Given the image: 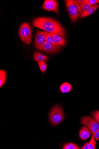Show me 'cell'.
<instances>
[{"instance_id":"cell-1","label":"cell","mask_w":99,"mask_h":149,"mask_svg":"<svg viewBox=\"0 0 99 149\" xmlns=\"http://www.w3.org/2000/svg\"><path fill=\"white\" fill-rule=\"evenodd\" d=\"M34 26L52 34L58 35L64 37V30L61 25L55 20L48 17H39L33 21Z\"/></svg>"},{"instance_id":"cell-2","label":"cell","mask_w":99,"mask_h":149,"mask_svg":"<svg viewBox=\"0 0 99 149\" xmlns=\"http://www.w3.org/2000/svg\"><path fill=\"white\" fill-rule=\"evenodd\" d=\"M19 34L22 41L25 44L29 45L32 40V29L29 23L24 22L19 27Z\"/></svg>"},{"instance_id":"cell-3","label":"cell","mask_w":99,"mask_h":149,"mask_svg":"<svg viewBox=\"0 0 99 149\" xmlns=\"http://www.w3.org/2000/svg\"><path fill=\"white\" fill-rule=\"evenodd\" d=\"M64 118V113L60 105H56L51 110L49 114V118L50 123L53 125L60 124Z\"/></svg>"},{"instance_id":"cell-4","label":"cell","mask_w":99,"mask_h":149,"mask_svg":"<svg viewBox=\"0 0 99 149\" xmlns=\"http://www.w3.org/2000/svg\"><path fill=\"white\" fill-rule=\"evenodd\" d=\"M71 19L75 22L79 17L80 12L79 5L73 0L65 1Z\"/></svg>"},{"instance_id":"cell-5","label":"cell","mask_w":99,"mask_h":149,"mask_svg":"<svg viewBox=\"0 0 99 149\" xmlns=\"http://www.w3.org/2000/svg\"><path fill=\"white\" fill-rule=\"evenodd\" d=\"M81 123L87 127L93 134L99 129V124L94 118L89 116L83 117L80 119Z\"/></svg>"},{"instance_id":"cell-6","label":"cell","mask_w":99,"mask_h":149,"mask_svg":"<svg viewBox=\"0 0 99 149\" xmlns=\"http://www.w3.org/2000/svg\"><path fill=\"white\" fill-rule=\"evenodd\" d=\"M41 8L48 11H53L59 15V7L57 2L54 0H46Z\"/></svg>"},{"instance_id":"cell-7","label":"cell","mask_w":99,"mask_h":149,"mask_svg":"<svg viewBox=\"0 0 99 149\" xmlns=\"http://www.w3.org/2000/svg\"><path fill=\"white\" fill-rule=\"evenodd\" d=\"M45 40L44 32L40 31H38L34 43L36 48L39 50L43 52V47Z\"/></svg>"},{"instance_id":"cell-8","label":"cell","mask_w":99,"mask_h":149,"mask_svg":"<svg viewBox=\"0 0 99 149\" xmlns=\"http://www.w3.org/2000/svg\"><path fill=\"white\" fill-rule=\"evenodd\" d=\"M43 49L45 53L54 54L57 53L62 49V48L56 47L53 45L45 42L44 44Z\"/></svg>"},{"instance_id":"cell-9","label":"cell","mask_w":99,"mask_h":149,"mask_svg":"<svg viewBox=\"0 0 99 149\" xmlns=\"http://www.w3.org/2000/svg\"><path fill=\"white\" fill-rule=\"evenodd\" d=\"M91 132L89 128L85 126L82 127L80 131L79 135L80 139L86 140L90 138Z\"/></svg>"},{"instance_id":"cell-10","label":"cell","mask_w":99,"mask_h":149,"mask_svg":"<svg viewBox=\"0 0 99 149\" xmlns=\"http://www.w3.org/2000/svg\"><path fill=\"white\" fill-rule=\"evenodd\" d=\"M49 34L53 38L56 45L61 47H64L66 44V40L63 37L55 34Z\"/></svg>"},{"instance_id":"cell-11","label":"cell","mask_w":99,"mask_h":149,"mask_svg":"<svg viewBox=\"0 0 99 149\" xmlns=\"http://www.w3.org/2000/svg\"><path fill=\"white\" fill-rule=\"evenodd\" d=\"M34 60L37 62L41 61H48L49 58L38 51H35L34 54Z\"/></svg>"},{"instance_id":"cell-12","label":"cell","mask_w":99,"mask_h":149,"mask_svg":"<svg viewBox=\"0 0 99 149\" xmlns=\"http://www.w3.org/2000/svg\"><path fill=\"white\" fill-rule=\"evenodd\" d=\"M96 139L93 134H92V137L90 141L85 144L81 149H95L96 145Z\"/></svg>"},{"instance_id":"cell-13","label":"cell","mask_w":99,"mask_h":149,"mask_svg":"<svg viewBox=\"0 0 99 149\" xmlns=\"http://www.w3.org/2000/svg\"><path fill=\"white\" fill-rule=\"evenodd\" d=\"M99 7V4L91 6L89 9L81 15V18H85L94 13Z\"/></svg>"},{"instance_id":"cell-14","label":"cell","mask_w":99,"mask_h":149,"mask_svg":"<svg viewBox=\"0 0 99 149\" xmlns=\"http://www.w3.org/2000/svg\"><path fill=\"white\" fill-rule=\"evenodd\" d=\"M71 85L69 84L66 82L63 84L60 87L61 91L64 93L69 92L71 90Z\"/></svg>"},{"instance_id":"cell-15","label":"cell","mask_w":99,"mask_h":149,"mask_svg":"<svg viewBox=\"0 0 99 149\" xmlns=\"http://www.w3.org/2000/svg\"><path fill=\"white\" fill-rule=\"evenodd\" d=\"M80 7V12L79 17L83 13L88 10L91 6V5L84 2V3L79 5Z\"/></svg>"},{"instance_id":"cell-16","label":"cell","mask_w":99,"mask_h":149,"mask_svg":"<svg viewBox=\"0 0 99 149\" xmlns=\"http://www.w3.org/2000/svg\"><path fill=\"white\" fill-rule=\"evenodd\" d=\"M44 36L46 42L53 45L56 47L58 48L60 47L56 44L53 38L49 34V33L47 32H44Z\"/></svg>"},{"instance_id":"cell-17","label":"cell","mask_w":99,"mask_h":149,"mask_svg":"<svg viewBox=\"0 0 99 149\" xmlns=\"http://www.w3.org/2000/svg\"><path fill=\"white\" fill-rule=\"evenodd\" d=\"M6 73L3 70L0 71V87H1L5 84L6 80Z\"/></svg>"},{"instance_id":"cell-18","label":"cell","mask_w":99,"mask_h":149,"mask_svg":"<svg viewBox=\"0 0 99 149\" xmlns=\"http://www.w3.org/2000/svg\"><path fill=\"white\" fill-rule=\"evenodd\" d=\"M39 69L42 73H44L47 69V64L45 61H41L37 62Z\"/></svg>"},{"instance_id":"cell-19","label":"cell","mask_w":99,"mask_h":149,"mask_svg":"<svg viewBox=\"0 0 99 149\" xmlns=\"http://www.w3.org/2000/svg\"><path fill=\"white\" fill-rule=\"evenodd\" d=\"M63 149H79L80 147L76 145L73 143H68L65 145Z\"/></svg>"},{"instance_id":"cell-20","label":"cell","mask_w":99,"mask_h":149,"mask_svg":"<svg viewBox=\"0 0 99 149\" xmlns=\"http://www.w3.org/2000/svg\"><path fill=\"white\" fill-rule=\"evenodd\" d=\"M84 1L85 3H88L91 6L99 3V0H84Z\"/></svg>"},{"instance_id":"cell-21","label":"cell","mask_w":99,"mask_h":149,"mask_svg":"<svg viewBox=\"0 0 99 149\" xmlns=\"http://www.w3.org/2000/svg\"><path fill=\"white\" fill-rule=\"evenodd\" d=\"M91 115L99 124V111H94L91 113Z\"/></svg>"},{"instance_id":"cell-22","label":"cell","mask_w":99,"mask_h":149,"mask_svg":"<svg viewBox=\"0 0 99 149\" xmlns=\"http://www.w3.org/2000/svg\"><path fill=\"white\" fill-rule=\"evenodd\" d=\"M95 139L97 140H99V129L94 134Z\"/></svg>"},{"instance_id":"cell-23","label":"cell","mask_w":99,"mask_h":149,"mask_svg":"<svg viewBox=\"0 0 99 149\" xmlns=\"http://www.w3.org/2000/svg\"><path fill=\"white\" fill-rule=\"evenodd\" d=\"M74 1L76 3L79 5L84 3V1L83 0H76V1Z\"/></svg>"}]
</instances>
